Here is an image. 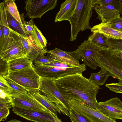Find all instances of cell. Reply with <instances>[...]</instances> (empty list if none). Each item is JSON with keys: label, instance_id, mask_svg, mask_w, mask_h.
Segmentation results:
<instances>
[{"label": "cell", "instance_id": "cell-1", "mask_svg": "<svg viewBox=\"0 0 122 122\" xmlns=\"http://www.w3.org/2000/svg\"><path fill=\"white\" fill-rule=\"evenodd\" d=\"M56 84L67 100H75L88 106L98 110L96 96L100 88L84 77L76 73L57 78Z\"/></svg>", "mask_w": 122, "mask_h": 122}, {"label": "cell", "instance_id": "cell-2", "mask_svg": "<svg viewBox=\"0 0 122 122\" xmlns=\"http://www.w3.org/2000/svg\"><path fill=\"white\" fill-rule=\"evenodd\" d=\"M93 0H77L75 11L69 19L71 26L70 40H76L81 31L91 29L89 21L93 13Z\"/></svg>", "mask_w": 122, "mask_h": 122}, {"label": "cell", "instance_id": "cell-3", "mask_svg": "<svg viewBox=\"0 0 122 122\" xmlns=\"http://www.w3.org/2000/svg\"><path fill=\"white\" fill-rule=\"evenodd\" d=\"M26 51L18 33L10 28L6 42L0 47V58L8 61L26 57Z\"/></svg>", "mask_w": 122, "mask_h": 122}, {"label": "cell", "instance_id": "cell-4", "mask_svg": "<svg viewBox=\"0 0 122 122\" xmlns=\"http://www.w3.org/2000/svg\"><path fill=\"white\" fill-rule=\"evenodd\" d=\"M97 66L108 71L110 76L122 80V59L109 50H102L97 57Z\"/></svg>", "mask_w": 122, "mask_h": 122}, {"label": "cell", "instance_id": "cell-5", "mask_svg": "<svg viewBox=\"0 0 122 122\" xmlns=\"http://www.w3.org/2000/svg\"><path fill=\"white\" fill-rule=\"evenodd\" d=\"M6 76L27 91L39 89L40 77L35 71L32 65L19 71L9 73Z\"/></svg>", "mask_w": 122, "mask_h": 122}, {"label": "cell", "instance_id": "cell-6", "mask_svg": "<svg viewBox=\"0 0 122 122\" xmlns=\"http://www.w3.org/2000/svg\"><path fill=\"white\" fill-rule=\"evenodd\" d=\"M68 101L70 107L90 122H117L105 116L99 110L88 106L81 101L74 99Z\"/></svg>", "mask_w": 122, "mask_h": 122}, {"label": "cell", "instance_id": "cell-7", "mask_svg": "<svg viewBox=\"0 0 122 122\" xmlns=\"http://www.w3.org/2000/svg\"><path fill=\"white\" fill-rule=\"evenodd\" d=\"M57 0H28L25 1L24 7L30 18H41L43 15L54 8Z\"/></svg>", "mask_w": 122, "mask_h": 122}, {"label": "cell", "instance_id": "cell-8", "mask_svg": "<svg viewBox=\"0 0 122 122\" xmlns=\"http://www.w3.org/2000/svg\"><path fill=\"white\" fill-rule=\"evenodd\" d=\"M80 60L83 64L96 70L97 67L96 60L100 51L103 50L94 45L88 40L84 41L78 47Z\"/></svg>", "mask_w": 122, "mask_h": 122}, {"label": "cell", "instance_id": "cell-9", "mask_svg": "<svg viewBox=\"0 0 122 122\" xmlns=\"http://www.w3.org/2000/svg\"><path fill=\"white\" fill-rule=\"evenodd\" d=\"M55 78L40 77L39 92L42 95L52 96L60 102L68 109L69 112L71 107L68 100L60 91L56 82Z\"/></svg>", "mask_w": 122, "mask_h": 122}, {"label": "cell", "instance_id": "cell-10", "mask_svg": "<svg viewBox=\"0 0 122 122\" xmlns=\"http://www.w3.org/2000/svg\"><path fill=\"white\" fill-rule=\"evenodd\" d=\"M13 112L28 120L35 122H55L53 115L49 112L29 109L13 106Z\"/></svg>", "mask_w": 122, "mask_h": 122}, {"label": "cell", "instance_id": "cell-11", "mask_svg": "<svg viewBox=\"0 0 122 122\" xmlns=\"http://www.w3.org/2000/svg\"><path fill=\"white\" fill-rule=\"evenodd\" d=\"M98 110L105 116L116 121L122 120V102L117 97L98 103Z\"/></svg>", "mask_w": 122, "mask_h": 122}, {"label": "cell", "instance_id": "cell-12", "mask_svg": "<svg viewBox=\"0 0 122 122\" xmlns=\"http://www.w3.org/2000/svg\"><path fill=\"white\" fill-rule=\"evenodd\" d=\"M11 97L13 106L39 111L49 112L28 93H20L13 91Z\"/></svg>", "mask_w": 122, "mask_h": 122}, {"label": "cell", "instance_id": "cell-13", "mask_svg": "<svg viewBox=\"0 0 122 122\" xmlns=\"http://www.w3.org/2000/svg\"><path fill=\"white\" fill-rule=\"evenodd\" d=\"M47 52L52 55L56 60L61 62L76 66H79L80 64L79 60L80 58L78 49L72 51H65L57 48Z\"/></svg>", "mask_w": 122, "mask_h": 122}, {"label": "cell", "instance_id": "cell-14", "mask_svg": "<svg viewBox=\"0 0 122 122\" xmlns=\"http://www.w3.org/2000/svg\"><path fill=\"white\" fill-rule=\"evenodd\" d=\"M27 91L29 95L37 101L54 116L57 117L58 112L60 114L61 112L65 115L67 114V111L64 107L51 102L46 99L40 93L39 90Z\"/></svg>", "mask_w": 122, "mask_h": 122}, {"label": "cell", "instance_id": "cell-15", "mask_svg": "<svg viewBox=\"0 0 122 122\" xmlns=\"http://www.w3.org/2000/svg\"><path fill=\"white\" fill-rule=\"evenodd\" d=\"M97 14V19L103 22H109L120 17V12L113 6L109 5H93Z\"/></svg>", "mask_w": 122, "mask_h": 122}, {"label": "cell", "instance_id": "cell-16", "mask_svg": "<svg viewBox=\"0 0 122 122\" xmlns=\"http://www.w3.org/2000/svg\"><path fill=\"white\" fill-rule=\"evenodd\" d=\"M77 0H66L61 5L60 10L56 15L55 22L64 20L69 21L75 11Z\"/></svg>", "mask_w": 122, "mask_h": 122}, {"label": "cell", "instance_id": "cell-17", "mask_svg": "<svg viewBox=\"0 0 122 122\" xmlns=\"http://www.w3.org/2000/svg\"><path fill=\"white\" fill-rule=\"evenodd\" d=\"M18 34L26 51V57L32 61L36 57L39 56H44L47 53L46 50H41L35 45L31 36L30 38L28 36L26 37Z\"/></svg>", "mask_w": 122, "mask_h": 122}, {"label": "cell", "instance_id": "cell-18", "mask_svg": "<svg viewBox=\"0 0 122 122\" xmlns=\"http://www.w3.org/2000/svg\"><path fill=\"white\" fill-rule=\"evenodd\" d=\"M91 31L98 32L103 34L109 39L122 40V31L112 28L109 22H102L91 28Z\"/></svg>", "mask_w": 122, "mask_h": 122}, {"label": "cell", "instance_id": "cell-19", "mask_svg": "<svg viewBox=\"0 0 122 122\" xmlns=\"http://www.w3.org/2000/svg\"><path fill=\"white\" fill-rule=\"evenodd\" d=\"M0 27L4 28L3 34L0 39V46L3 45L6 41L10 33V29L7 21L5 9L3 1L0 4Z\"/></svg>", "mask_w": 122, "mask_h": 122}, {"label": "cell", "instance_id": "cell-20", "mask_svg": "<svg viewBox=\"0 0 122 122\" xmlns=\"http://www.w3.org/2000/svg\"><path fill=\"white\" fill-rule=\"evenodd\" d=\"M9 73L18 71L31 66L32 61L26 57H23L7 61Z\"/></svg>", "mask_w": 122, "mask_h": 122}, {"label": "cell", "instance_id": "cell-21", "mask_svg": "<svg viewBox=\"0 0 122 122\" xmlns=\"http://www.w3.org/2000/svg\"><path fill=\"white\" fill-rule=\"evenodd\" d=\"M31 36L34 44L36 47L41 50H46V39L35 24L32 27Z\"/></svg>", "mask_w": 122, "mask_h": 122}, {"label": "cell", "instance_id": "cell-22", "mask_svg": "<svg viewBox=\"0 0 122 122\" xmlns=\"http://www.w3.org/2000/svg\"><path fill=\"white\" fill-rule=\"evenodd\" d=\"M108 39L102 34L95 32L89 36L87 40L92 44L104 50H108L110 47L107 42Z\"/></svg>", "mask_w": 122, "mask_h": 122}, {"label": "cell", "instance_id": "cell-23", "mask_svg": "<svg viewBox=\"0 0 122 122\" xmlns=\"http://www.w3.org/2000/svg\"><path fill=\"white\" fill-rule=\"evenodd\" d=\"M110 76L109 72L106 69L101 68L98 72L91 73L89 80L99 86L104 84Z\"/></svg>", "mask_w": 122, "mask_h": 122}, {"label": "cell", "instance_id": "cell-24", "mask_svg": "<svg viewBox=\"0 0 122 122\" xmlns=\"http://www.w3.org/2000/svg\"><path fill=\"white\" fill-rule=\"evenodd\" d=\"M5 10L7 21L10 27H11L12 29L18 33L25 37H28V34L25 30L22 23L18 22L6 9Z\"/></svg>", "mask_w": 122, "mask_h": 122}, {"label": "cell", "instance_id": "cell-25", "mask_svg": "<svg viewBox=\"0 0 122 122\" xmlns=\"http://www.w3.org/2000/svg\"><path fill=\"white\" fill-rule=\"evenodd\" d=\"M15 1L14 0H5L3 1L5 9L16 20L20 23H22Z\"/></svg>", "mask_w": 122, "mask_h": 122}, {"label": "cell", "instance_id": "cell-26", "mask_svg": "<svg viewBox=\"0 0 122 122\" xmlns=\"http://www.w3.org/2000/svg\"><path fill=\"white\" fill-rule=\"evenodd\" d=\"M93 5L112 6L120 12L122 10V0H93Z\"/></svg>", "mask_w": 122, "mask_h": 122}, {"label": "cell", "instance_id": "cell-27", "mask_svg": "<svg viewBox=\"0 0 122 122\" xmlns=\"http://www.w3.org/2000/svg\"><path fill=\"white\" fill-rule=\"evenodd\" d=\"M109 50L112 53L122 52V40L108 38Z\"/></svg>", "mask_w": 122, "mask_h": 122}, {"label": "cell", "instance_id": "cell-28", "mask_svg": "<svg viewBox=\"0 0 122 122\" xmlns=\"http://www.w3.org/2000/svg\"><path fill=\"white\" fill-rule=\"evenodd\" d=\"M69 116L71 122H90L85 117L80 114L71 107Z\"/></svg>", "mask_w": 122, "mask_h": 122}, {"label": "cell", "instance_id": "cell-29", "mask_svg": "<svg viewBox=\"0 0 122 122\" xmlns=\"http://www.w3.org/2000/svg\"><path fill=\"white\" fill-rule=\"evenodd\" d=\"M13 91L21 94H27V91L22 86L12 80L7 76L3 77Z\"/></svg>", "mask_w": 122, "mask_h": 122}, {"label": "cell", "instance_id": "cell-30", "mask_svg": "<svg viewBox=\"0 0 122 122\" xmlns=\"http://www.w3.org/2000/svg\"><path fill=\"white\" fill-rule=\"evenodd\" d=\"M46 56H39L35 58L32 61L34 64H42L51 62L56 60L55 58L52 55Z\"/></svg>", "mask_w": 122, "mask_h": 122}, {"label": "cell", "instance_id": "cell-31", "mask_svg": "<svg viewBox=\"0 0 122 122\" xmlns=\"http://www.w3.org/2000/svg\"><path fill=\"white\" fill-rule=\"evenodd\" d=\"M24 13L20 15L21 20L25 30L28 35L31 36L32 27L35 25L33 19H31L29 21H25L24 17Z\"/></svg>", "mask_w": 122, "mask_h": 122}, {"label": "cell", "instance_id": "cell-32", "mask_svg": "<svg viewBox=\"0 0 122 122\" xmlns=\"http://www.w3.org/2000/svg\"><path fill=\"white\" fill-rule=\"evenodd\" d=\"M118 83L107 84L106 87L109 90L117 93H122V80H119Z\"/></svg>", "mask_w": 122, "mask_h": 122}, {"label": "cell", "instance_id": "cell-33", "mask_svg": "<svg viewBox=\"0 0 122 122\" xmlns=\"http://www.w3.org/2000/svg\"><path fill=\"white\" fill-rule=\"evenodd\" d=\"M0 88L2 89L6 93L11 95L13 93V89L7 83L4 77L1 75H0Z\"/></svg>", "mask_w": 122, "mask_h": 122}, {"label": "cell", "instance_id": "cell-34", "mask_svg": "<svg viewBox=\"0 0 122 122\" xmlns=\"http://www.w3.org/2000/svg\"><path fill=\"white\" fill-rule=\"evenodd\" d=\"M0 75L6 76L9 73V67L7 61L0 58Z\"/></svg>", "mask_w": 122, "mask_h": 122}, {"label": "cell", "instance_id": "cell-35", "mask_svg": "<svg viewBox=\"0 0 122 122\" xmlns=\"http://www.w3.org/2000/svg\"><path fill=\"white\" fill-rule=\"evenodd\" d=\"M109 22L112 28L117 30L122 31V16H120Z\"/></svg>", "mask_w": 122, "mask_h": 122}, {"label": "cell", "instance_id": "cell-36", "mask_svg": "<svg viewBox=\"0 0 122 122\" xmlns=\"http://www.w3.org/2000/svg\"><path fill=\"white\" fill-rule=\"evenodd\" d=\"M8 108L0 109V121L5 120L10 113V110Z\"/></svg>", "mask_w": 122, "mask_h": 122}, {"label": "cell", "instance_id": "cell-37", "mask_svg": "<svg viewBox=\"0 0 122 122\" xmlns=\"http://www.w3.org/2000/svg\"><path fill=\"white\" fill-rule=\"evenodd\" d=\"M0 98L4 99L7 97H10L11 95H9L6 93L1 88H0Z\"/></svg>", "mask_w": 122, "mask_h": 122}, {"label": "cell", "instance_id": "cell-38", "mask_svg": "<svg viewBox=\"0 0 122 122\" xmlns=\"http://www.w3.org/2000/svg\"><path fill=\"white\" fill-rule=\"evenodd\" d=\"M13 105L12 102L0 103V109L5 108H10L12 107Z\"/></svg>", "mask_w": 122, "mask_h": 122}, {"label": "cell", "instance_id": "cell-39", "mask_svg": "<svg viewBox=\"0 0 122 122\" xmlns=\"http://www.w3.org/2000/svg\"><path fill=\"white\" fill-rule=\"evenodd\" d=\"M53 116L55 122H62L60 119L58 117H57L53 115Z\"/></svg>", "mask_w": 122, "mask_h": 122}, {"label": "cell", "instance_id": "cell-40", "mask_svg": "<svg viewBox=\"0 0 122 122\" xmlns=\"http://www.w3.org/2000/svg\"><path fill=\"white\" fill-rule=\"evenodd\" d=\"M6 122H23L22 121L16 120H12Z\"/></svg>", "mask_w": 122, "mask_h": 122}, {"label": "cell", "instance_id": "cell-41", "mask_svg": "<svg viewBox=\"0 0 122 122\" xmlns=\"http://www.w3.org/2000/svg\"><path fill=\"white\" fill-rule=\"evenodd\" d=\"M120 14L122 15V10L120 12Z\"/></svg>", "mask_w": 122, "mask_h": 122}]
</instances>
